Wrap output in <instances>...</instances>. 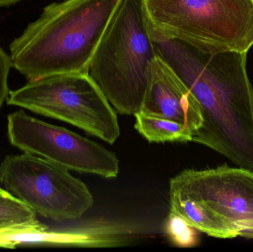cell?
<instances>
[{
	"instance_id": "1",
	"label": "cell",
	"mask_w": 253,
	"mask_h": 252,
	"mask_svg": "<svg viewBox=\"0 0 253 252\" xmlns=\"http://www.w3.org/2000/svg\"><path fill=\"white\" fill-rule=\"evenodd\" d=\"M149 28L158 56L200 106L203 122L192 142L253 171V87L247 70L248 52L210 53L168 36L150 23Z\"/></svg>"
},
{
	"instance_id": "2",
	"label": "cell",
	"mask_w": 253,
	"mask_h": 252,
	"mask_svg": "<svg viewBox=\"0 0 253 252\" xmlns=\"http://www.w3.org/2000/svg\"><path fill=\"white\" fill-rule=\"evenodd\" d=\"M122 0H65L45 6L10 43L12 66L28 81L87 73Z\"/></svg>"
},
{
	"instance_id": "3",
	"label": "cell",
	"mask_w": 253,
	"mask_h": 252,
	"mask_svg": "<svg viewBox=\"0 0 253 252\" xmlns=\"http://www.w3.org/2000/svg\"><path fill=\"white\" fill-rule=\"evenodd\" d=\"M157 57L142 0H122L87 74L116 112L134 115L142 108Z\"/></svg>"
},
{
	"instance_id": "4",
	"label": "cell",
	"mask_w": 253,
	"mask_h": 252,
	"mask_svg": "<svg viewBox=\"0 0 253 252\" xmlns=\"http://www.w3.org/2000/svg\"><path fill=\"white\" fill-rule=\"evenodd\" d=\"M149 23L210 53L253 47V0H142Z\"/></svg>"
},
{
	"instance_id": "5",
	"label": "cell",
	"mask_w": 253,
	"mask_h": 252,
	"mask_svg": "<svg viewBox=\"0 0 253 252\" xmlns=\"http://www.w3.org/2000/svg\"><path fill=\"white\" fill-rule=\"evenodd\" d=\"M6 103L68 123L111 144L120 136L117 112L87 73L28 81L10 91Z\"/></svg>"
},
{
	"instance_id": "6",
	"label": "cell",
	"mask_w": 253,
	"mask_h": 252,
	"mask_svg": "<svg viewBox=\"0 0 253 252\" xmlns=\"http://www.w3.org/2000/svg\"><path fill=\"white\" fill-rule=\"evenodd\" d=\"M0 183L37 216L55 221L80 218L94 203L87 185L69 170L24 152L4 157Z\"/></svg>"
},
{
	"instance_id": "7",
	"label": "cell",
	"mask_w": 253,
	"mask_h": 252,
	"mask_svg": "<svg viewBox=\"0 0 253 252\" xmlns=\"http://www.w3.org/2000/svg\"><path fill=\"white\" fill-rule=\"evenodd\" d=\"M7 135L13 147L68 170L114 179L120 160L102 145L77 133L28 115L20 109L9 114Z\"/></svg>"
},
{
	"instance_id": "8",
	"label": "cell",
	"mask_w": 253,
	"mask_h": 252,
	"mask_svg": "<svg viewBox=\"0 0 253 252\" xmlns=\"http://www.w3.org/2000/svg\"><path fill=\"white\" fill-rule=\"evenodd\" d=\"M169 195L203 201L237 237L253 239V171L221 166L186 170L169 180Z\"/></svg>"
},
{
	"instance_id": "9",
	"label": "cell",
	"mask_w": 253,
	"mask_h": 252,
	"mask_svg": "<svg viewBox=\"0 0 253 252\" xmlns=\"http://www.w3.org/2000/svg\"><path fill=\"white\" fill-rule=\"evenodd\" d=\"M133 236L132 229L108 222H97L65 231H49L47 226L0 231V240L4 249H15L22 245L120 247L131 242Z\"/></svg>"
},
{
	"instance_id": "10",
	"label": "cell",
	"mask_w": 253,
	"mask_h": 252,
	"mask_svg": "<svg viewBox=\"0 0 253 252\" xmlns=\"http://www.w3.org/2000/svg\"><path fill=\"white\" fill-rule=\"evenodd\" d=\"M141 111L160 115L184 125L192 133L202 125L197 100L172 68L159 56Z\"/></svg>"
},
{
	"instance_id": "11",
	"label": "cell",
	"mask_w": 253,
	"mask_h": 252,
	"mask_svg": "<svg viewBox=\"0 0 253 252\" xmlns=\"http://www.w3.org/2000/svg\"><path fill=\"white\" fill-rule=\"evenodd\" d=\"M170 211L181 216L190 226L213 238H236L222 220L203 201L185 195H169Z\"/></svg>"
},
{
	"instance_id": "12",
	"label": "cell",
	"mask_w": 253,
	"mask_h": 252,
	"mask_svg": "<svg viewBox=\"0 0 253 252\" xmlns=\"http://www.w3.org/2000/svg\"><path fill=\"white\" fill-rule=\"evenodd\" d=\"M134 116L135 130L150 143L192 142L191 132L179 123L142 111Z\"/></svg>"
},
{
	"instance_id": "13",
	"label": "cell",
	"mask_w": 253,
	"mask_h": 252,
	"mask_svg": "<svg viewBox=\"0 0 253 252\" xmlns=\"http://www.w3.org/2000/svg\"><path fill=\"white\" fill-rule=\"evenodd\" d=\"M37 217L26 204L0 186V231L44 226Z\"/></svg>"
},
{
	"instance_id": "14",
	"label": "cell",
	"mask_w": 253,
	"mask_h": 252,
	"mask_svg": "<svg viewBox=\"0 0 253 252\" xmlns=\"http://www.w3.org/2000/svg\"><path fill=\"white\" fill-rule=\"evenodd\" d=\"M198 229L190 226L184 218L169 212L165 223V232L172 244L181 248H191L199 244Z\"/></svg>"
},
{
	"instance_id": "15",
	"label": "cell",
	"mask_w": 253,
	"mask_h": 252,
	"mask_svg": "<svg viewBox=\"0 0 253 252\" xmlns=\"http://www.w3.org/2000/svg\"><path fill=\"white\" fill-rule=\"evenodd\" d=\"M11 68L13 66L10 55L3 50L0 44V109L7 101L10 93L7 80Z\"/></svg>"
},
{
	"instance_id": "16",
	"label": "cell",
	"mask_w": 253,
	"mask_h": 252,
	"mask_svg": "<svg viewBox=\"0 0 253 252\" xmlns=\"http://www.w3.org/2000/svg\"><path fill=\"white\" fill-rule=\"evenodd\" d=\"M20 0H0V6L1 7H7V6L14 4Z\"/></svg>"
},
{
	"instance_id": "17",
	"label": "cell",
	"mask_w": 253,
	"mask_h": 252,
	"mask_svg": "<svg viewBox=\"0 0 253 252\" xmlns=\"http://www.w3.org/2000/svg\"><path fill=\"white\" fill-rule=\"evenodd\" d=\"M0 248H3L2 243H1V240H0Z\"/></svg>"
}]
</instances>
